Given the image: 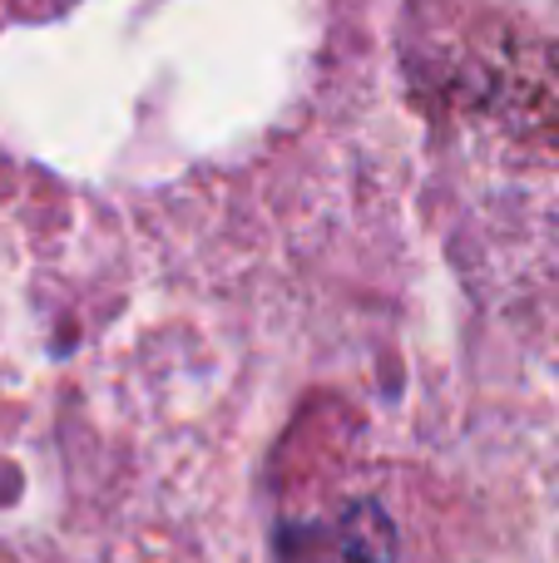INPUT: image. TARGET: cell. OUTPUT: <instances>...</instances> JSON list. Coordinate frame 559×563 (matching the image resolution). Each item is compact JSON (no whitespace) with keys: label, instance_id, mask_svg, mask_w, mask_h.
Segmentation results:
<instances>
[]
</instances>
